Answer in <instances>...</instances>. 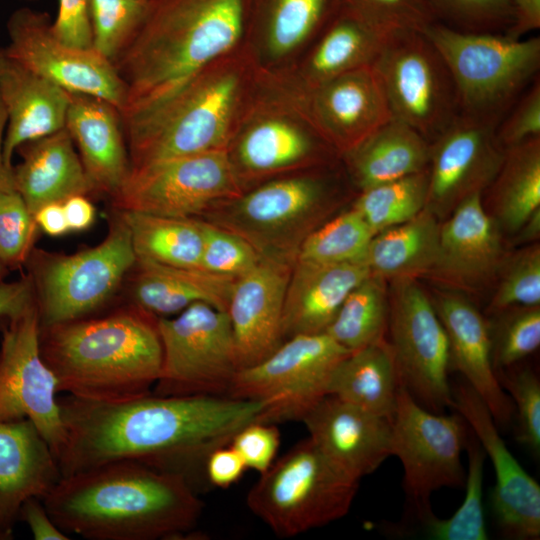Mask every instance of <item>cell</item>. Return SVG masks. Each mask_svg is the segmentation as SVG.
Here are the masks:
<instances>
[{
	"mask_svg": "<svg viewBox=\"0 0 540 540\" xmlns=\"http://www.w3.org/2000/svg\"><path fill=\"white\" fill-rule=\"evenodd\" d=\"M66 440L61 477L120 460H136L189 478L216 448L246 425L264 422L271 403L217 395L157 396L98 402L58 399Z\"/></svg>",
	"mask_w": 540,
	"mask_h": 540,
	"instance_id": "obj_1",
	"label": "cell"
},
{
	"mask_svg": "<svg viewBox=\"0 0 540 540\" xmlns=\"http://www.w3.org/2000/svg\"><path fill=\"white\" fill-rule=\"evenodd\" d=\"M42 502L58 528L90 540L174 538L203 508L183 475L136 460L61 477Z\"/></svg>",
	"mask_w": 540,
	"mask_h": 540,
	"instance_id": "obj_2",
	"label": "cell"
},
{
	"mask_svg": "<svg viewBox=\"0 0 540 540\" xmlns=\"http://www.w3.org/2000/svg\"><path fill=\"white\" fill-rule=\"evenodd\" d=\"M245 44L162 98L121 114L131 167L227 150L256 90Z\"/></svg>",
	"mask_w": 540,
	"mask_h": 540,
	"instance_id": "obj_3",
	"label": "cell"
},
{
	"mask_svg": "<svg viewBox=\"0 0 540 540\" xmlns=\"http://www.w3.org/2000/svg\"><path fill=\"white\" fill-rule=\"evenodd\" d=\"M249 6L250 0H151L142 24L114 62L127 88L122 113L162 98L240 48Z\"/></svg>",
	"mask_w": 540,
	"mask_h": 540,
	"instance_id": "obj_4",
	"label": "cell"
},
{
	"mask_svg": "<svg viewBox=\"0 0 540 540\" xmlns=\"http://www.w3.org/2000/svg\"><path fill=\"white\" fill-rule=\"evenodd\" d=\"M40 350L58 392L108 403L150 395L163 359L157 319L138 306L40 328Z\"/></svg>",
	"mask_w": 540,
	"mask_h": 540,
	"instance_id": "obj_5",
	"label": "cell"
},
{
	"mask_svg": "<svg viewBox=\"0 0 540 540\" xmlns=\"http://www.w3.org/2000/svg\"><path fill=\"white\" fill-rule=\"evenodd\" d=\"M423 33L444 58L457 94L458 115L496 128L540 76V37L472 33L435 22Z\"/></svg>",
	"mask_w": 540,
	"mask_h": 540,
	"instance_id": "obj_6",
	"label": "cell"
},
{
	"mask_svg": "<svg viewBox=\"0 0 540 540\" xmlns=\"http://www.w3.org/2000/svg\"><path fill=\"white\" fill-rule=\"evenodd\" d=\"M325 172L271 180L203 215L245 239L262 259L293 265L304 239L338 200V179Z\"/></svg>",
	"mask_w": 540,
	"mask_h": 540,
	"instance_id": "obj_7",
	"label": "cell"
},
{
	"mask_svg": "<svg viewBox=\"0 0 540 540\" xmlns=\"http://www.w3.org/2000/svg\"><path fill=\"white\" fill-rule=\"evenodd\" d=\"M359 484L307 437L261 474L246 503L276 535L293 537L347 515Z\"/></svg>",
	"mask_w": 540,
	"mask_h": 540,
	"instance_id": "obj_8",
	"label": "cell"
},
{
	"mask_svg": "<svg viewBox=\"0 0 540 540\" xmlns=\"http://www.w3.org/2000/svg\"><path fill=\"white\" fill-rule=\"evenodd\" d=\"M32 258L40 328L85 318L105 304L137 261L128 227L118 214L105 239L73 255Z\"/></svg>",
	"mask_w": 540,
	"mask_h": 540,
	"instance_id": "obj_9",
	"label": "cell"
},
{
	"mask_svg": "<svg viewBox=\"0 0 540 540\" xmlns=\"http://www.w3.org/2000/svg\"><path fill=\"white\" fill-rule=\"evenodd\" d=\"M372 67L391 117L410 126L430 143L458 116L450 70L423 32L389 34Z\"/></svg>",
	"mask_w": 540,
	"mask_h": 540,
	"instance_id": "obj_10",
	"label": "cell"
},
{
	"mask_svg": "<svg viewBox=\"0 0 540 540\" xmlns=\"http://www.w3.org/2000/svg\"><path fill=\"white\" fill-rule=\"evenodd\" d=\"M157 328L163 359L153 395L228 396L239 369L227 311L196 302Z\"/></svg>",
	"mask_w": 540,
	"mask_h": 540,
	"instance_id": "obj_11",
	"label": "cell"
},
{
	"mask_svg": "<svg viewBox=\"0 0 540 540\" xmlns=\"http://www.w3.org/2000/svg\"><path fill=\"white\" fill-rule=\"evenodd\" d=\"M391 427V456L403 466L404 490L423 522L433 514L430 498L435 491L464 486L461 453L468 425L457 412L426 409L400 386Z\"/></svg>",
	"mask_w": 540,
	"mask_h": 540,
	"instance_id": "obj_12",
	"label": "cell"
},
{
	"mask_svg": "<svg viewBox=\"0 0 540 540\" xmlns=\"http://www.w3.org/2000/svg\"><path fill=\"white\" fill-rule=\"evenodd\" d=\"M388 330L401 386L426 409L452 408L450 352L444 326L415 278L390 281Z\"/></svg>",
	"mask_w": 540,
	"mask_h": 540,
	"instance_id": "obj_13",
	"label": "cell"
},
{
	"mask_svg": "<svg viewBox=\"0 0 540 540\" xmlns=\"http://www.w3.org/2000/svg\"><path fill=\"white\" fill-rule=\"evenodd\" d=\"M349 353L326 332L291 337L262 361L238 370L228 396L271 403L267 423L301 420L327 395L334 368Z\"/></svg>",
	"mask_w": 540,
	"mask_h": 540,
	"instance_id": "obj_14",
	"label": "cell"
},
{
	"mask_svg": "<svg viewBox=\"0 0 540 540\" xmlns=\"http://www.w3.org/2000/svg\"><path fill=\"white\" fill-rule=\"evenodd\" d=\"M244 189L227 150H217L131 167L113 200L116 210L192 218Z\"/></svg>",
	"mask_w": 540,
	"mask_h": 540,
	"instance_id": "obj_15",
	"label": "cell"
},
{
	"mask_svg": "<svg viewBox=\"0 0 540 540\" xmlns=\"http://www.w3.org/2000/svg\"><path fill=\"white\" fill-rule=\"evenodd\" d=\"M0 320V422L29 419L57 459L66 431L56 398L57 379L41 355L36 300Z\"/></svg>",
	"mask_w": 540,
	"mask_h": 540,
	"instance_id": "obj_16",
	"label": "cell"
},
{
	"mask_svg": "<svg viewBox=\"0 0 540 540\" xmlns=\"http://www.w3.org/2000/svg\"><path fill=\"white\" fill-rule=\"evenodd\" d=\"M6 30L8 44L3 49L15 61L69 93L97 97L124 111L127 88L114 63L93 47L64 43L54 34L46 12L17 8Z\"/></svg>",
	"mask_w": 540,
	"mask_h": 540,
	"instance_id": "obj_17",
	"label": "cell"
},
{
	"mask_svg": "<svg viewBox=\"0 0 540 540\" xmlns=\"http://www.w3.org/2000/svg\"><path fill=\"white\" fill-rule=\"evenodd\" d=\"M255 96L299 115L339 158L392 118L372 65L302 91L278 92L257 86Z\"/></svg>",
	"mask_w": 540,
	"mask_h": 540,
	"instance_id": "obj_18",
	"label": "cell"
},
{
	"mask_svg": "<svg viewBox=\"0 0 540 540\" xmlns=\"http://www.w3.org/2000/svg\"><path fill=\"white\" fill-rule=\"evenodd\" d=\"M227 152L244 187L246 181L323 167L339 158L303 118L255 95Z\"/></svg>",
	"mask_w": 540,
	"mask_h": 540,
	"instance_id": "obj_19",
	"label": "cell"
},
{
	"mask_svg": "<svg viewBox=\"0 0 540 540\" xmlns=\"http://www.w3.org/2000/svg\"><path fill=\"white\" fill-rule=\"evenodd\" d=\"M493 126L458 115L430 144L425 208L441 222L464 200L483 194L505 150Z\"/></svg>",
	"mask_w": 540,
	"mask_h": 540,
	"instance_id": "obj_20",
	"label": "cell"
},
{
	"mask_svg": "<svg viewBox=\"0 0 540 540\" xmlns=\"http://www.w3.org/2000/svg\"><path fill=\"white\" fill-rule=\"evenodd\" d=\"M453 406L489 457L495 473L491 507L504 537H540V486L506 446L498 426L479 395L466 383L452 386Z\"/></svg>",
	"mask_w": 540,
	"mask_h": 540,
	"instance_id": "obj_21",
	"label": "cell"
},
{
	"mask_svg": "<svg viewBox=\"0 0 540 540\" xmlns=\"http://www.w3.org/2000/svg\"><path fill=\"white\" fill-rule=\"evenodd\" d=\"M506 256L503 234L475 194L441 222L437 258L425 278L441 289L479 292L496 282Z\"/></svg>",
	"mask_w": 540,
	"mask_h": 540,
	"instance_id": "obj_22",
	"label": "cell"
},
{
	"mask_svg": "<svg viewBox=\"0 0 540 540\" xmlns=\"http://www.w3.org/2000/svg\"><path fill=\"white\" fill-rule=\"evenodd\" d=\"M388 36L340 6L296 60L276 72H259L258 85L278 92L315 87L354 69L372 65Z\"/></svg>",
	"mask_w": 540,
	"mask_h": 540,
	"instance_id": "obj_23",
	"label": "cell"
},
{
	"mask_svg": "<svg viewBox=\"0 0 540 540\" xmlns=\"http://www.w3.org/2000/svg\"><path fill=\"white\" fill-rule=\"evenodd\" d=\"M301 421L318 449L357 480L391 456V420L335 396H324Z\"/></svg>",
	"mask_w": 540,
	"mask_h": 540,
	"instance_id": "obj_24",
	"label": "cell"
},
{
	"mask_svg": "<svg viewBox=\"0 0 540 540\" xmlns=\"http://www.w3.org/2000/svg\"><path fill=\"white\" fill-rule=\"evenodd\" d=\"M292 266L262 259L234 281L227 313L239 370L262 361L283 342L282 315Z\"/></svg>",
	"mask_w": 540,
	"mask_h": 540,
	"instance_id": "obj_25",
	"label": "cell"
},
{
	"mask_svg": "<svg viewBox=\"0 0 540 540\" xmlns=\"http://www.w3.org/2000/svg\"><path fill=\"white\" fill-rule=\"evenodd\" d=\"M431 300L447 334L451 369L462 374L498 427L509 426L514 407L493 366L488 320L461 293L442 289Z\"/></svg>",
	"mask_w": 540,
	"mask_h": 540,
	"instance_id": "obj_26",
	"label": "cell"
},
{
	"mask_svg": "<svg viewBox=\"0 0 540 540\" xmlns=\"http://www.w3.org/2000/svg\"><path fill=\"white\" fill-rule=\"evenodd\" d=\"M340 9V0H250L245 38L258 71L296 60Z\"/></svg>",
	"mask_w": 540,
	"mask_h": 540,
	"instance_id": "obj_27",
	"label": "cell"
},
{
	"mask_svg": "<svg viewBox=\"0 0 540 540\" xmlns=\"http://www.w3.org/2000/svg\"><path fill=\"white\" fill-rule=\"evenodd\" d=\"M60 478L57 459L32 421L0 422V540L12 538L24 502L42 500Z\"/></svg>",
	"mask_w": 540,
	"mask_h": 540,
	"instance_id": "obj_28",
	"label": "cell"
},
{
	"mask_svg": "<svg viewBox=\"0 0 540 540\" xmlns=\"http://www.w3.org/2000/svg\"><path fill=\"white\" fill-rule=\"evenodd\" d=\"M0 99L7 114L3 157L13 168L22 144L65 128L70 93L27 69L0 48Z\"/></svg>",
	"mask_w": 540,
	"mask_h": 540,
	"instance_id": "obj_29",
	"label": "cell"
},
{
	"mask_svg": "<svg viewBox=\"0 0 540 540\" xmlns=\"http://www.w3.org/2000/svg\"><path fill=\"white\" fill-rule=\"evenodd\" d=\"M65 128L94 191L113 198L131 170L120 111L100 98L70 93Z\"/></svg>",
	"mask_w": 540,
	"mask_h": 540,
	"instance_id": "obj_30",
	"label": "cell"
},
{
	"mask_svg": "<svg viewBox=\"0 0 540 540\" xmlns=\"http://www.w3.org/2000/svg\"><path fill=\"white\" fill-rule=\"evenodd\" d=\"M370 274L364 263L296 260L284 301L283 341L297 335L324 333L347 295Z\"/></svg>",
	"mask_w": 540,
	"mask_h": 540,
	"instance_id": "obj_31",
	"label": "cell"
},
{
	"mask_svg": "<svg viewBox=\"0 0 540 540\" xmlns=\"http://www.w3.org/2000/svg\"><path fill=\"white\" fill-rule=\"evenodd\" d=\"M16 151L22 160L13 166L14 188L33 216L44 205L94 191L66 128L28 141Z\"/></svg>",
	"mask_w": 540,
	"mask_h": 540,
	"instance_id": "obj_32",
	"label": "cell"
},
{
	"mask_svg": "<svg viewBox=\"0 0 540 540\" xmlns=\"http://www.w3.org/2000/svg\"><path fill=\"white\" fill-rule=\"evenodd\" d=\"M133 285L136 305L151 314L181 312L196 302L227 311L236 278L201 267H176L137 258Z\"/></svg>",
	"mask_w": 540,
	"mask_h": 540,
	"instance_id": "obj_33",
	"label": "cell"
},
{
	"mask_svg": "<svg viewBox=\"0 0 540 540\" xmlns=\"http://www.w3.org/2000/svg\"><path fill=\"white\" fill-rule=\"evenodd\" d=\"M430 142L410 126L391 118L340 158L358 191L428 168Z\"/></svg>",
	"mask_w": 540,
	"mask_h": 540,
	"instance_id": "obj_34",
	"label": "cell"
},
{
	"mask_svg": "<svg viewBox=\"0 0 540 540\" xmlns=\"http://www.w3.org/2000/svg\"><path fill=\"white\" fill-rule=\"evenodd\" d=\"M400 386L391 346L383 339L345 356L331 374L327 395L392 420Z\"/></svg>",
	"mask_w": 540,
	"mask_h": 540,
	"instance_id": "obj_35",
	"label": "cell"
},
{
	"mask_svg": "<svg viewBox=\"0 0 540 540\" xmlns=\"http://www.w3.org/2000/svg\"><path fill=\"white\" fill-rule=\"evenodd\" d=\"M441 221L427 208L373 236L363 263L386 281L425 277L438 254Z\"/></svg>",
	"mask_w": 540,
	"mask_h": 540,
	"instance_id": "obj_36",
	"label": "cell"
},
{
	"mask_svg": "<svg viewBox=\"0 0 540 540\" xmlns=\"http://www.w3.org/2000/svg\"><path fill=\"white\" fill-rule=\"evenodd\" d=\"M482 196L502 234L515 235L540 209V137L505 149L502 164Z\"/></svg>",
	"mask_w": 540,
	"mask_h": 540,
	"instance_id": "obj_37",
	"label": "cell"
},
{
	"mask_svg": "<svg viewBox=\"0 0 540 540\" xmlns=\"http://www.w3.org/2000/svg\"><path fill=\"white\" fill-rule=\"evenodd\" d=\"M117 212L128 227L137 258L176 267H201L203 236L198 219Z\"/></svg>",
	"mask_w": 540,
	"mask_h": 540,
	"instance_id": "obj_38",
	"label": "cell"
},
{
	"mask_svg": "<svg viewBox=\"0 0 540 540\" xmlns=\"http://www.w3.org/2000/svg\"><path fill=\"white\" fill-rule=\"evenodd\" d=\"M388 319L386 280L370 274L347 295L325 332L353 352L385 339Z\"/></svg>",
	"mask_w": 540,
	"mask_h": 540,
	"instance_id": "obj_39",
	"label": "cell"
},
{
	"mask_svg": "<svg viewBox=\"0 0 540 540\" xmlns=\"http://www.w3.org/2000/svg\"><path fill=\"white\" fill-rule=\"evenodd\" d=\"M427 188L428 168L359 191L351 208L377 234L416 216L425 207Z\"/></svg>",
	"mask_w": 540,
	"mask_h": 540,
	"instance_id": "obj_40",
	"label": "cell"
},
{
	"mask_svg": "<svg viewBox=\"0 0 540 540\" xmlns=\"http://www.w3.org/2000/svg\"><path fill=\"white\" fill-rule=\"evenodd\" d=\"M374 235L361 216L350 208L313 230L302 242L296 260L323 264L363 263Z\"/></svg>",
	"mask_w": 540,
	"mask_h": 540,
	"instance_id": "obj_41",
	"label": "cell"
},
{
	"mask_svg": "<svg viewBox=\"0 0 540 540\" xmlns=\"http://www.w3.org/2000/svg\"><path fill=\"white\" fill-rule=\"evenodd\" d=\"M467 440L468 466L464 482V499L450 517L440 519L431 514L423 521L432 539H488L483 507V474L487 456L474 435L472 439Z\"/></svg>",
	"mask_w": 540,
	"mask_h": 540,
	"instance_id": "obj_42",
	"label": "cell"
},
{
	"mask_svg": "<svg viewBox=\"0 0 540 540\" xmlns=\"http://www.w3.org/2000/svg\"><path fill=\"white\" fill-rule=\"evenodd\" d=\"M151 0H89L92 47L112 63L142 24Z\"/></svg>",
	"mask_w": 540,
	"mask_h": 540,
	"instance_id": "obj_43",
	"label": "cell"
},
{
	"mask_svg": "<svg viewBox=\"0 0 540 540\" xmlns=\"http://www.w3.org/2000/svg\"><path fill=\"white\" fill-rule=\"evenodd\" d=\"M488 320L495 371L519 364L540 346V306L516 307Z\"/></svg>",
	"mask_w": 540,
	"mask_h": 540,
	"instance_id": "obj_44",
	"label": "cell"
},
{
	"mask_svg": "<svg viewBox=\"0 0 540 540\" xmlns=\"http://www.w3.org/2000/svg\"><path fill=\"white\" fill-rule=\"evenodd\" d=\"M487 307L490 315L516 307L540 306V246L529 244L506 256Z\"/></svg>",
	"mask_w": 540,
	"mask_h": 540,
	"instance_id": "obj_45",
	"label": "cell"
},
{
	"mask_svg": "<svg viewBox=\"0 0 540 540\" xmlns=\"http://www.w3.org/2000/svg\"><path fill=\"white\" fill-rule=\"evenodd\" d=\"M499 384L509 395L517 419L516 438L533 454L540 452V381L529 367L518 364L496 371Z\"/></svg>",
	"mask_w": 540,
	"mask_h": 540,
	"instance_id": "obj_46",
	"label": "cell"
},
{
	"mask_svg": "<svg viewBox=\"0 0 540 540\" xmlns=\"http://www.w3.org/2000/svg\"><path fill=\"white\" fill-rule=\"evenodd\" d=\"M340 6L387 34L423 32L437 22L428 0H340Z\"/></svg>",
	"mask_w": 540,
	"mask_h": 540,
	"instance_id": "obj_47",
	"label": "cell"
},
{
	"mask_svg": "<svg viewBox=\"0 0 540 540\" xmlns=\"http://www.w3.org/2000/svg\"><path fill=\"white\" fill-rule=\"evenodd\" d=\"M437 22L472 33L505 34L511 0H428Z\"/></svg>",
	"mask_w": 540,
	"mask_h": 540,
	"instance_id": "obj_48",
	"label": "cell"
},
{
	"mask_svg": "<svg viewBox=\"0 0 540 540\" xmlns=\"http://www.w3.org/2000/svg\"><path fill=\"white\" fill-rule=\"evenodd\" d=\"M38 226L24 199L14 188L0 190V262L5 268L25 263Z\"/></svg>",
	"mask_w": 540,
	"mask_h": 540,
	"instance_id": "obj_49",
	"label": "cell"
},
{
	"mask_svg": "<svg viewBox=\"0 0 540 540\" xmlns=\"http://www.w3.org/2000/svg\"><path fill=\"white\" fill-rule=\"evenodd\" d=\"M199 221L203 236L201 268L238 278L262 260L254 247L242 237L209 221Z\"/></svg>",
	"mask_w": 540,
	"mask_h": 540,
	"instance_id": "obj_50",
	"label": "cell"
},
{
	"mask_svg": "<svg viewBox=\"0 0 540 540\" xmlns=\"http://www.w3.org/2000/svg\"><path fill=\"white\" fill-rule=\"evenodd\" d=\"M494 132L504 150L540 137V76L518 98Z\"/></svg>",
	"mask_w": 540,
	"mask_h": 540,
	"instance_id": "obj_51",
	"label": "cell"
},
{
	"mask_svg": "<svg viewBox=\"0 0 540 540\" xmlns=\"http://www.w3.org/2000/svg\"><path fill=\"white\" fill-rule=\"evenodd\" d=\"M280 444V433L273 423L253 422L239 430L230 442L247 468L260 474L273 463Z\"/></svg>",
	"mask_w": 540,
	"mask_h": 540,
	"instance_id": "obj_52",
	"label": "cell"
},
{
	"mask_svg": "<svg viewBox=\"0 0 540 540\" xmlns=\"http://www.w3.org/2000/svg\"><path fill=\"white\" fill-rule=\"evenodd\" d=\"M54 34L69 45L92 47L89 0H58V12L52 22Z\"/></svg>",
	"mask_w": 540,
	"mask_h": 540,
	"instance_id": "obj_53",
	"label": "cell"
},
{
	"mask_svg": "<svg viewBox=\"0 0 540 540\" xmlns=\"http://www.w3.org/2000/svg\"><path fill=\"white\" fill-rule=\"evenodd\" d=\"M204 462L207 480L219 488L233 485L247 468L242 457L230 445L211 451Z\"/></svg>",
	"mask_w": 540,
	"mask_h": 540,
	"instance_id": "obj_54",
	"label": "cell"
},
{
	"mask_svg": "<svg viewBox=\"0 0 540 540\" xmlns=\"http://www.w3.org/2000/svg\"><path fill=\"white\" fill-rule=\"evenodd\" d=\"M18 519L30 528L36 540H68L67 533L62 531L51 519L43 502L39 498H29L22 505Z\"/></svg>",
	"mask_w": 540,
	"mask_h": 540,
	"instance_id": "obj_55",
	"label": "cell"
},
{
	"mask_svg": "<svg viewBox=\"0 0 540 540\" xmlns=\"http://www.w3.org/2000/svg\"><path fill=\"white\" fill-rule=\"evenodd\" d=\"M540 28V0H511L510 25L505 35L525 38Z\"/></svg>",
	"mask_w": 540,
	"mask_h": 540,
	"instance_id": "obj_56",
	"label": "cell"
},
{
	"mask_svg": "<svg viewBox=\"0 0 540 540\" xmlns=\"http://www.w3.org/2000/svg\"><path fill=\"white\" fill-rule=\"evenodd\" d=\"M62 204L70 230L82 231L91 226L95 209L85 195L71 196Z\"/></svg>",
	"mask_w": 540,
	"mask_h": 540,
	"instance_id": "obj_57",
	"label": "cell"
},
{
	"mask_svg": "<svg viewBox=\"0 0 540 540\" xmlns=\"http://www.w3.org/2000/svg\"><path fill=\"white\" fill-rule=\"evenodd\" d=\"M34 218L37 226L48 235L60 236L70 231L62 203L44 205Z\"/></svg>",
	"mask_w": 540,
	"mask_h": 540,
	"instance_id": "obj_58",
	"label": "cell"
},
{
	"mask_svg": "<svg viewBox=\"0 0 540 540\" xmlns=\"http://www.w3.org/2000/svg\"><path fill=\"white\" fill-rule=\"evenodd\" d=\"M7 126V114L4 105L0 99V190L14 187L13 168H8L5 165L3 157V145L5 131Z\"/></svg>",
	"mask_w": 540,
	"mask_h": 540,
	"instance_id": "obj_59",
	"label": "cell"
},
{
	"mask_svg": "<svg viewBox=\"0 0 540 540\" xmlns=\"http://www.w3.org/2000/svg\"><path fill=\"white\" fill-rule=\"evenodd\" d=\"M540 234V209L535 211L528 220L522 225L517 235L520 243L535 242Z\"/></svg>",
	"mask_w": 540,
	"mask_h": 540,
	"instance_id": "obj_60",
	"label": "cell"
},
{
	"mask_svg": "<svg viewBox=\"0 0 540 540\" xmlns=\"http://www.w3.org/2000/svg\"><path fill=\"white\" fill-rule=\"evenodd\" d=\"M4 266L2 265V263L0 262V277L3 275V270H4Z\"/></svg>",
	"mask_w": 540,
	"mask_h": 540,
	"instance_id": "obj_61",
	"label": "cell"
}]
</instances>
